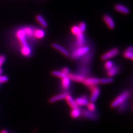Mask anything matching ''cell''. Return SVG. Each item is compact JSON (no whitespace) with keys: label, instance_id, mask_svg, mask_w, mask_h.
Returning <instances> with one entry per match:
<instances>
[{"label":"cell","instance_id":"obj_12","mask_svg":"<svg viewBox=\"0 0 133 133\" xmlns=\"http://www.w3.org/2000/svg\"><path fill=\"white\" fill-rule=\"evenodd\" d=\"M114 10L117 12L124 15H128L129 14L130 12L128 8H127L126 6L120 5V4H117V5H115Z\"/></svg>","mask_w":133,"mask_h":133},{"label":"cell","instance_id":"obj_29","mask_svg":"<svg viewBox=\"0 0 133 133\" xmlns=\"http://www.w3.org/2000/svg\"><path fill=\"white\" fill-rule=\"evenodd\" d=\"M113 66H114V64L113 63V62L109 60L107 61L105 63H104V68L107 70L111 69Z\"/></svg>","mask_w":133,"mask_h":133},{"label":"cell","instance_id":"obj_4","mask_svg":"<svg viewBox=\"0 0 133 133\" xmlns=\"http://www.w3.org/2000/svg\"><path fill=\"white\" fill-rule=\"evenodd\" d=\"M119 51L118 48H114L110 49V51L104 54L101 57V59L103 61H108L110 58H113L117 56L119 54Z\"/></svg>","mask_w":133,"mask_h":133},{"label":"cell","instance_id":"obj_10","mask_svg":"<svg viewBox=\"0 0 133 133\" xmlns=\"http://www.w3.org/2000/svg\"><path fill=\"white\" fill-rule=\"evenodd\" d=\"M52 45L53 48H54L56 50H57V51H59V52H61L62 55H63L64 56H65L66 57L69 56L70 53H69V52L65 48L61 46V45H59V44L53 43Z\"/></svg>","mask_w":133,"mask_h":133},{"label":"cell","instance_id":"obj_26","mask_svg":"<svg viewBox=\"0 0 133 133\" xmlns=\"http://www.w3.org/2000/svg\"><path fill=\"white\" fill-rule=\"evenodd\" d=\"M114 79L113 78L111 77H108V78H104L102 79H99V83H101V84H109L112 82H113Z\"/></svg>","mask_w":133,"mask_h":133},{"label":"cell","instance_id":"obj_31","mask_svg":"<svg viewBox=\"0 0 133 133\" xmlns=\"http://www.w3.org/2000/svg\"><path fill=\"white\" fill-rule=\"evenodd\" d=\"M87 106V108H88V110L90 111L94 112L95 109H96V107H95V105L94 104V103H92V102L89 103L88 104Z\"/></svg>","mask_w":133,"mask_h":133},{"label":"cell","instance_id":"obj_33","mask_svg":"<svg viewBox=\"0 0 133 133\" xmlns=\"http://www.w3.org/2000/svg\"><path fill=\"white\" fill-rule=\"evenodd\" d=\"M6 61V57L4 55H0V69H1V66L5 63Z\"/></svg>","mask_w":133,"mask_h":133},{"label":"cell","instance_id":"obj_21","mask_svg":"<svg viewBox=\"0 0 133 133\" xmlns=\"http://www.w3.org/2000/svg\"><path fill=\"white\" fill-rule=\"evenodd\" d=\"M132 47L131 46L129 47L123 53V56L128 59L132 60L133 55H132Z\"/></svg>","mask_w":133,"mask_h":133},{"label":"cell","instance_id":"obj_25","mask_svg":"<svg viewBox=\"0 0 133 133\" xmlns=\"http://www.w3.org/2000/svg\"><path fill=\"white\" fill-rule=\"evenodd\" d=\"M79 74L83 75V76L85 77V76L89 74V70L87 66L85 65H82L79 67Z\"/></svg>","mask_w":133,"mask_h":133},{"label":"cell","instance_id":"obj_30","mask_svg":"<svg viewBox=\"0 0 133 133\" xmlns=\"http://www.w3.org/2000/svg\"><path fill=\"white\" fill-rule=\"evenodd\" d=\"M78 26L82 33H83L84 32H85V31L86 30V28H87V26H86V24L85 22H81V23H79V24H78Z\"/></svg>","mask_w":133,"mask_h":133},{"label":"cell","instance_id":"obj_18","mask_svg":"<svg viewBox=\"0 0 133 133\" xmlns=\"http://www.w3.org/2000/svg\"><path fill=\"white\" fill-rule=\"evenodd\" d=\"M36 19L42 27L44 28H47L48 27V23L46 21L44 18L42 16L40 15H37L36 16Z\"/></svg>","mask_w":133,"mask_h":133},{"label":"cell","instance_id":"obj_9","mask_svg":"<svg viewBox=\"0 0 133 133\" xmlns=\"http://www.w3.org/2000/svg\"><path fill=\"white\" fill-rule=\"evenodd\" d=\"M81 114L87 119L91 120H95L98 118L97 115L94 112H91L88 110H83L81 112Z\"/></svg>","mask_w":133,"mask_h":133},{"label":"cell","instance_id":"obj_27","mask_svg":"<svg viewBox=\"0 0 133 133\" xmlns=\"http://www.w3.org/2000/svg\"><path fill=\"white\" fill-rule=\"evenodd\" d=\"M52 74L54 76L60 78L61 79L67 76L66 74H64L63 72H62L61 71H58V70H55V71H53L52 72Z\"/></svg>","mask_w":133,"mask_h":133},{"label":"cell","instance_id":"obj_15","mask_svg":"<svg viewBox=\"0 0 133 133\" xmlns=\"http://www.w3.org/2000/svg\"><path fill=\"white\" fill-rule=\"evenodd\" d=\"M93 58V53L89 52L84 56L81 58V62L83 64H87L90 63V61L92 60Z\"/></svg>","mask_w":133,"mask_h":133},{"label":"cell","instance_id":"obj_32","mask_svg":"<svg viewBox=\"0 0 133 133\" xmlns=\"http://www.w3.org/2000/svg\"><path fill=\"white\" fill-rule=\"evenodd\" d=\"M8 81V77L6 76H4V75H1L0 76V84H2V83H5Z\"/></svg>","mask_w":133,"mask_h":133},{"label":"cell","instance_id":"obj_34","mask_svg":"<svg viewBox=\"0 0 133 133\" xmlns=\"http://www.w3.org/2000/svg\"><path fill=\"white\" fill-rule=\"evenodd\" d=\"M61 72H63L64 74H66V76H67V75H68L69 73H70V72H69V69L68 68H66V67L63 68V69H62Z\"/></svg>","mask_w":133,"mask_h":133},{"label":"cell","instance_id":"obj_6","mask_svg":"<svg viewBox=\"0 0 133 133\" xmlns=\"http://www.w3.org/2000/svg\"><path fill=\"white\" fill-rule=\"evenodd\" d=\"M84 84L89 87L96 86L99 83V79L95 77H89L85 78L83 82Z\"/></svg>","mask_w":133,"mask_h":133},{"label":"cell","instance_id":"obj_28","mask_svg":"<svg viewBox=\"0 0 133 133\" xmlns=\"http://www.w3.org/2000/svg\"><path fill=\"white\" fill-rule=\"evenodd\" d=\"M70 31H71L72 34L76 36H77L79 34H80L81 33H82L79 30V27L78 26H73L71 28V29H70Z\"/></svg>","mask_w":133,"mask_h":133},{"label":"cell","instance_id":"obj_19","mask_svg":"<svg viewBox=\"0 0 133 133\" xmlns=\"http://www.w3.org/2000/svg\"><path fill=\"white\" fill-rule=\"evenodd\" d=\"M21 53L22 55L24 57H30L31 55L32 50L31 48L29 45H26V46L22 47L21 49Z\"/></svg>","mask_w":133,"mask_h":133},{"label":"cell","instance_id":"obj_24","mask_svg":"<svg viewBox=\"0 0 133 133\" xmlns=\"http://www.w3.org/2000/svg\"><path fill=\"white\" fill-rule=\"evenodd\" d=\"M81 115V111L80 109H79V108H75V109H72L71 112H70V116H71L72 118L74 119H76V118H78V117H79Z\"/></svg>","mask_w":133,"mask_h":133},{"label":"cell","instance_id":"obj_14","mask_svg":"<svg viewBox=\"0 0 133 133\" xmlns=\"http://www.w3.org/2000/svg\"><path fill=\"white\" fill-rule=\"evenodd\" d=\"M65 99L66 101V103H68V104L70 106V107L72 109H75V108H79V107L76 104V102H75L72 97L69 94H68L67 95H66Z\"/></svg>","mask_w":133,"mask_h":133},{"label":"cell","instance_id":"obj_5","mask_svg":"<svg viewBox=\"0 0 133 133\" xmlns=\"http://www.w3.org/2000/svg\"><path fill=\"white\" fill-rule=\"evenodd\" d=\"M91 91V93L90 98V102L94 103L98 99L99 95H100V89L99 88H98L96 86H93L89 87Z\"/></svg>","mask_w":133,"mask_h":133},{"label":"cell","instance_id":"obj_16","mask_svg":"<svg viewBox=\"0 0 133 133\" xmlns=\"http://www.w3.org/2000/svg\"><path fill=\"white\" fill-rule=\"evenodd\" d=\"M45 35V32L42 29H35L33 31V37L37 39H41L43 38Z\"/></svg>","mask_w":133,"mask_h":133},{"label":"cell","instance_id":"obj_23","mask_svg":"<svg viewBox=\"0 0 133 133\" xmlns=\"http://www.w3.org/2000/svg\"><path fill=\"white\" fill-rule=\"evenodd\" d=\"M23 29L27 38H31L32 37H33V31H34V30L32 28L30 27H26Z\"/></svg>","mask_w":133,"mask_h":133},{"label":"cell","instance_id":"obj_3","mask_svg":"<svg viewBox=\"0 0 133 133\" xmlns=\"http://www.w3.org/2000/svg\"><path fill=\"white\" fill-rule=\"evenodd\" d=\"M16 37L18 41V42L20 44L21 46L24 47L28 45V43L27 42V38L25 33L24 32V30L23 28H19L17 31L15 33Z\"/></svg>","mask_w":133,"mask_h":133},{"label":"cell","instance_id":"obj_17","mask_svg":"<svg viewBox=\"0 0 133 133\" xmlns=\"http://www.w3.org/2000/svg\"><path fill=\"white\" fill-rule=\"evenodd\" d=\"M76 47H79L84 45V44L85 43V38L83 33H81L80 34L77 35L76 36Z\"/></svg>","mask_w":133,"mask_h":133},{"label":"cell","instance_id":"obj_20","mask_svg":"<svg viewBox=\"0 0 133 133\" xmlns=\"http://www.w3.org/2000/svg\"><path fill=\"white\" fill-rule=\"evenodd\" d=\"M62 87L64 89L66 90L69 89V88L70 86V79L66 76L63 78L62 79Z\"/></svg>","mask_w":133,"mask_h":133},{"label":"cell","instance_id":"obj_1","mask_svg":"<svg viewBox=\"0 0 133 133\" xmlns=\"http://www.w3.org/2000/svg\"><path fill=\"white\" fill-rule=\"evenodd\" d=\"M130 97V93L128 91H124L121 94H119L118 96L116 97L113 102L111 104V107L113 108H118L119 105H120L126 102V101L129 99Z\"/></svg>","mask_w":133,"mask_h":133},{"label":"cell","instance_id":"obj_7","mask_svg":"<svg viewBox=\"0 0 133 133\" xmlns=\"http://www.w3.org/2000/svg\"><path fill=\"white\" fill-rule=\"evenodd\" d=\"M67 77L70 79V80L73 81L77 82H83L85 79V77L83 76L81 74H76V73H69L67 75Z\"/></svg>","mask_w":133,"mask_h":133},{"label":"cell","instance_id":"obj_11","mask_svg":"<svg viewBox=\"0 0 133 133\" xmlns=\"http://www.w3.org/2000/svg\"><path fill=\"white\" fill-rule=\"evenodd\" d=\"M77 105L79 106H87L88 104L89 100L86 96H82L81 97L77 98L75 100Z\"/></svg>","mask_w":133,"mask_h":133},{"label":"cell","instance_id":"obj_2","mask_svg":"<svg viewBox=\"0 0 133 133\" xmlns=\"http://www.w3.org/2000/svg\"><path fill=\"white\" fill-rule=\"evenodd\" d=\"M89 52H90V48L88 46H85V45H83L81 47H76L73 51L70 56L72 59H77L81 58Z\"/></svg>","mask_w":133,"mask_h":133},{"label":"cell","instance_id":"obj_13","mask_svg":"<svg viewBox=\"0 0 133 133\" xmlns=\"http://www.w3.org/2000/svg\"><path fill=\"white\" fill-rule=\"evenodd\" d=\"M69 93H67V92H64V93H61L59 94L55 95V96L52 97L51 99H49V102L53 103H55L57 101H61V100L65 99L66 96Z\"/></svg>","mask_w":133,"mask_h":133},{"label":"cell","instance_id":"obj_22","mask_svg":"<svg viewBox=\"0 0 133 133\" xmlns=\"http://www.w3.org/2000/svg\"><path fill=\"white\" fill-rule=\"evenodd\" d=\"M119 68L118 66H113L111 69L108 70L107 74L109 77H113L119 72Z\"/></svg>","mask_w":133,"mask_h":133},{"label":"cell","instance_id":"obj_8","mask_svg":"<svg viewBox=\"0 0 133 133\" xmlns=\"http://www.w3.org/2000/svg\"><path fill=\"white\" fill-rule=\"evenodd\" d=\"M103 19L110 30H113V29L115 28V22L113 20V19L111 17H110V16L108 15H105L103 16Z\"/></svg>","mask_w":133,"mask_h":133},{"label":"cell","instance_id":"obj_35","mask_svg":"<svg viewBox=\"0 0 133 133\" xmlns=\"http://www.w3.org/2000/svg\"><path fill=\"white\" fill-rule=\"evenodd\" d=\"M0 133H8V132L6 130H2L0 131Z\"/></svg>","mask_w":133,"mask_h":133}]
</instances>
